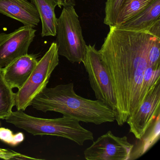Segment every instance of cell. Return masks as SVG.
Segmentation results:
<instances>
[{
	"instance_id": "16",
	"label": "cell",
	"mask_w": 160,
	"mask_h": 160,
	"mask_svg": "<svg viewBox=\"0 0 160 160\" xmlns=\"http://www.w3.org/2000/svg\"><path fill=\"white\" fill-rule=\"evenodd\" d=\"M16 93L4 79L2 68H0V119H5L15 106Z\"/></svg>"
},
{
	"instance_id": "21",
	"label": "cell",
	"mask_w": 160,
	"mask_h": 160,
	"mask_svg": "<svg viewBox=\"0 0 160 160\" xmlns=\"http://www.w3.org/2000/svg\"><path fill=\"white\" fill-rule=\"evenodd\" d=\"M83 1H84V0H83Z\"/></svg>"
},
{
	"instance_id": "10",
	"label": "cell",
	"mask_w": 160,
	"mask_h": 160,
	"mask_svg": "<svg viewBox=\"0 0 160 160\" xmlns=\"http://www.w3.org/2000/svg\"><path fill=\"white\" fill-rule=\"evenodd\" d=\"M37 56L27 54L2 68L5 81L13 89H19L27 82L38 63Z\"/></svg>"
},
{
	"instance_id": "4",
	"label": "cell",
	"mask_w": 160,
	"mask_h": 160,
	"mask_svg": "<svg viewBox=\"0 0 160 160\" xmlns=\"http://www.w3.org/2000/svg\"><path fill=\"white\" fill-rule=\"evenodd\" d=\"M56 36L58 55L72 63L82 62L87 45L74 6L63 7L60 16L57 18Z\"/></svg>"
},
{
	"instance_id": "11",
	"label": "cell",
	"mask_w": 160,
	"mask_h": 160,
	"mask_svg": "<svg viewBox=\"0 0 160 160\" xmlns=\"http://www.w3.org/2000/svg\"><path fill=\"white\" fill-rule=\"evenodd\" d=\"M0 13L32 28L40 22L37 9L28 0H0Z\"/></svg>"
},
{
	"instance_id": "9",
	"label": "cell",
	"mask_w": 160,
	"mask_h": 160,
	"mask_svg": "<svg viewBox=\"0 0 160 160\" xmlns=\"http://www.w3.org/2000/svg\"><path fill=\"white\" fill-rule=\"evenodd\" d=\"M160 83L149 92L137 110L127 119L129 131L137 139L143 135L160 114Z\"/></svg>"
},
{
	"instance_id": "12",
	"label": "cell",
	"mask_w": 160,
	"mask_h": 160,
	"mask_svg": "<svg viewBox=\"0 0 160 160\" xmlns=\"http://www.w3.org/2000/svg\"><path fill=\"white\" fill-rule=\"evenodd\" d=\"M160 19V0H155L138 14L117 28L133 31L148 32L152 26Z\"/></svg>"
},
{
	"instance_id": "2",
	"label": "cell",
	"mask_w": 160,
	"mask_h": 160,
	"mask_svg": "<svg viewBox=\"0 0 160 160\" xmlns=\"http://www.w3.org/2000/svg\"><path fill=\"white\" fill-rule=\"evenodd\" d=\"M36 110L54 111L79 122L100 125L115 121V112L99 100L78 95L72 83L46 87L32 100L31 105Z\"/></svg>"
},
{
	"instance_id": "14",
	"label": "cell",
	"mask_w": 160,
	"mask_h": 160,
	"mask_svg": "<svg viewBox=\"0 0 160 160\" xmlns=\"http://www.w3.org/2000/svg\"><path fill=\"white\" fill-rule=\"evenodd\" d=\"M160 137V114H158L143 135L133 144L129 160H136L144 155L159 140Z\"/></svg>"
},
{
	"instance_id": "1",
	"label": "cell",
	"mask_w": 160,
	"mask_h": 160,
	"mask_svg": "<svg viewBox=\"0 0 160 160\" xmlns=\"http://www.w3.org/2000/svg\"><path fill=\"white\" fill-rule=\"evenodd\" d=\"M157 38L148 32L111 26L98 50L113 86L117 106L115 121L119 126L126 123L147 97L144 81L160 77V69L152 68L148 61L150 48Z\"/></svg>"
},
{
	"instance_id": "7",
	"label": "cell",
	"mask_w": 160,
	"mask_h": 160,
	"mask_svg": "<svg viewBox=\"0 0 160 160\" xmlns=\"http://www.w3.org/2000/svg\"><path fill=\"white\" fill-rule=\"evenodd\" d=\"M133 147L127 137L116 136L109 131L85 149L84 156L88 160H129Z\"/></svg>"
},
{
	"instance_id": "3",
	"label": "cell",
	"mask_w": 160,
	"mask_h": 160,
	"mask_svg": "<svg viewBox=\"0 0 160 160\" xmlns=\"http://www.w3.org/2000/svg\"><path fill=\"white\" fill-rule=\"evenodd\" d=\"M6 122L23 129L33 135L56 136L67 138L83 146L88 140L93 141L92 132L85 129L75 119L63 116L61 118L46 119L36 118L23 110L12 111L5 119Z\"/></svg>"
},
{
	"instance_id": "17",
	"label": "cell",
	"mask_w": 160,
	"mask_h": 160,
	"mask_svg": "<svg viewBox=\"0 0 160 160\" xmlns=\"http://www.w3.org/2000/svg\"><path fill=\"white\" fill-rule=\"evenodd\" d=\"M123 0H107L106 2L105 16L104 24L108 27L114 26L120 8Z\"/></svg>"
},
{
	"instance_id": "6",
	"label": "cell",
	"mask_w": 160,
	"mask_h": 160,
	"mask_svg": "<svg viewBox=\"0 0 160 160\" xmlns=\"http://www.w3.org/2000/svg\"><path fill=\"white\" fill-rule=\"evenodd\" d=\"M82 62L96 99L108 106L116 113L117 102L112 83L95 45H87Z\"/></svg>"
},
{
	"instance_id": "18",
	"label": "cell",
	"mask_w": 160,
	"mask_h": 160,
	"mask_svg": "<svg viewBox=\"0 0 160 160\" xmlns=\"http://www.w3.org/2000/svg\"><path fill=\"white\" fill-rule=\"evenodd\" d=\"M24 138L23 133L14 134L10 129L0 128V140L11 146H17L23 142Z\"/></svg>"
},
{
	"instance_id": "5",
	"label": "cell",
	"mask_w": 160,
	"mask_h": 160,
	"mask_svg": "<svg viewBox=\"0 0 160 160\" xmlns=\"http://www.w3.org/2000/svg\"><path fill=\"white\" fill-rule=\"evenodd\" d=\"M59 62L58 48L56 43L53 42L38 61L27 82L16 93L15 106L18 110L25 111L33 99L47 87Z\"/></svg>"
},
{
	"instance_id": "20",
	"label": "cell",
	"mask_w": 160,
	"mask_h": 160,
	"mask_svg": "<svg viewBox=\"0 0 160 160\" xmlns=\"http://www.w3.org/2000/svg\"><path fill=\"white\" fill-rule=\"evenodd\" d=\"M58 2V6L60 8L65 6L75 5V0H57Z\"/></svg>"
},
{
	"instance_id": "19",
	"label": "cell",
	"mask_w": 160,
	"mask_h": 160,
	"mask_svg": "<svg viewBox=\"0 0 160 160\" xmlns=\"http://www.w3.org/2000/svg\"><path fill=\"white\" fill-rule=\"evenodd\" d=\"M0 158L5 160H11V159H33L38 160L35 158L29 157L26 155H23L20 153L14 151L12 150L5 149L0 148Z\"/></svg>"
},
{
	"instance_id": "15",
	"label": "cell",
	"mask_w": 160,
	"mask_h": 160,
	"mask_svg": "<svg viewBox=\"0 0 160 160\" xmlns=\"http://www.w3.org/2000/svg\"><path fill=\"white\" fill-rule=\"evenodd\" d=\"M155 0H123L114 26H120L144 11Z\"/></svg>"
},
{
	"instance_id": "8",
	"label": "cell",
	"mask_w": 160,
	"mask_h": 160,
	"mask_svg": "<svg viewBox=\"0 0 160 160\" xmlns=\"http://www.w3.org/2000/svg\"><path fill=\"white\" fill-rule=\"evenodd\" d=\"M36 32L32 27L24 26L11 33H0V68L28 54Z\"/></svg>"
},
{
	"instance_id": "13",
	"label": "cell",
	"mask_w": 160,
	"mask_h": 160,
	"mask_svg": "<svg viewBox=\"0 0 160 160\" xmlns=\"http://www.w3.org/2000/svg\"><path fill=\"white\" fill-rule=\"evenodd\" d=\"M35 6L42 24V37L55 36L57 18L55 10L58 6L57 0H31Z\"/></svg>"
}]
</instances>
